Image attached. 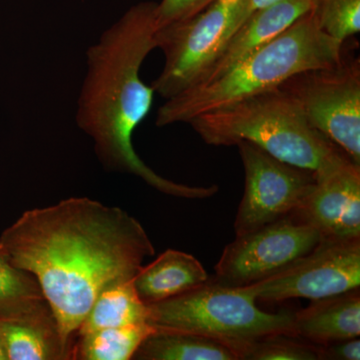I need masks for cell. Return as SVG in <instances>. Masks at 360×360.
<instances>
[{
  "instance_id": "1",
  "label": "cell",
  "mask_w": 360,
  "mask_h": 360,
  "mask_svg": "<svg viewBox=\"0 0 360 360\" xmlns=\"http://www.w3.org/2000/svg\"><path fill=\"white\" fill-rule=\"evenodd\" d=\"M155 253L139 220L89 198L26 210L0 236V255L35 277L71 356L97 296L134 279Z\"/></svg>"
},
{
  "instance_id": "2",
  "label": "cell",
  "mask_w": 360,
  "mask_h": 360,
  "mask_svg": "<svg viewBox=\"0 0 360 360\" xmlns=\"http://www.w3.org/2000/svg\"><path fill=\"white\" fill-rule=\"evenodd\" d=\"M156 2L130 7L86 51V75L77 101L78 127L91 137L104 167L135 175L160 193L203 200L219 187L189 186L156 174L134 150L135 129L148 115L155 90L141 78L142 63L158 49Z\"/></svg>"
},
{
  "instance_id": "3",
  "label": "cell",
  "mask_w": 360,
  "mask_h": 360,
  "mask_svg": "<svg viewBox=\"0 0 360 360\" xmlns=\"http://www.w3.org/2000/svg\"><path fill=\"white\" fill-rule=\"evenodd\" d=\"M342 58V44L321 30L312 9L221 77L167 99L158 111L156 125L189 123L205 113L277 89L304 71L338 65Z\"/></svg>"
},
{
  "instance_id": "4",
  "label": "cell",
  "mask_w": 360,
  "mask_h": 360,
  "mask_svg": "<svg viewBox=\"0 0 360 360\" xmlns=\"http://www.w3.org/2000/svg\"><path fill=\"white\" fill-rule=\"evenodd\" d=\"M189 124L210 146L250 142L314 174L345 153L309 124L297 101L281 86L198 116Z\"/></svg>"
},
{
  "instance_id": "5",
  "label": "cell",
  "mask_w": 360,
  "mask_h": 360,
  "mask_svg": "<svg viewBox=\"0 0 360 360\" xmlns=\"http://www.w3.org/2000/svg\"><path fill=\"white\" fill-rule=\"evenodd\" d=\"M246 286L210 281L165 302L148 304L155 329L184 331L224 343L238 355L252 341L274 333L292 335L293 314H269L257 305Z\"/></svg>"
},
{
  "instance_id": "6",
  "label": "cell",
  "mask_w": 360,
  "mask_h": 360,
  "mask_svg": "<svg viewBox=\"0 0 360 360\" xmlns=\"http://www.w3.org/2000/svg\"><path fill=\"white\" fill-rule=\"evenodd\" d=\"M246 11L248 0H215L195 15L158 30L165 61L151 84L155 94L167 101L196 84L246 20Z\"/></svg>"
},
{
  "instance_id": "7",
  "label": "cell",
  "mask_w": 360,
  "mask_h": 360,
  "mask_svg": "<svg viewBox=\"0 0 360 360\" xmlns=\"http://www.w3.org/2000/svg\"><path fill=\"white\" fill-rule=\"evenodd\" d=\"M309 124L360 165V61L304 71L281 85Z\"/></svg>"
},
{
  "instance_id": "8",
  "label": "cell",
  "mask_w": 360,
  "mask_h": 360,
  "mask_svg": "<svg viewBox=\"0 0 360 360\" xmlns=\"http://www.w3.org/2000/svg\"><path fill=\"white\" fill-rule=\"evenodd\" d=\"M321 239L314 227L291 213L236 236L215 265L213 281L231 286L257 283L307 255Z\"/></svg>"
},
{
  "instance_id": "9",
  "label": "cell",
  "mask_w": 360,
  "mask_h": 360,
  "mask_svg": "<svg viewBox=\"0 0 360 360\" xmlns=\"http://www.w3.org/2000/svg\"><path fill=\"white\" fill-rule=\"evenodd\" d=\"M360 238H322L319 245L290 266L246 286L257 300H314L359 290Z\"/></svg>"
},
{
  "instance_id": "10",
  "label": "cell",
  "mask_w": 360,
  "mask_h": 360,
  "mask_svg": "<svg viewBox=\"0 0 360 360\" xmlns=\"http://www.w3.org/2000/svg\"><path fill=\"white\" fill-rule=\"evenodd\" d=\"M245 168L243 200L234 221L236 236L295 212L314 184V172L293 167L248 141L236 144Z\"/></svg>"
},
{
  "instance_id": "11",
  "label": "cell",
  "mask_w": 360,
  "mask_h": 360,
  "mask_svg": "<svg viewBox=\"0 0 360 360\" xmlns=\"http://www.w3.org/2000/svg\"><path fill=\"white\" fill-rule=\"evenodd\" d=\"M314 175V186L292 214L322 238H360V165L341 153Z\"/></svg>"
},
{
  "instance_id": "12",
  "label": "cell",
  "mask_w": 360,
  "mask_h": 360,
  "mask_svg": "<svg viewBox=\"0 0 360 360\" xmlns=\"http://www.w3.org/2000/svg\"><path fill=\"white\" fill-rule=\"evenodd\" d=\"M317 1L319 0H283L251 13L227 40L212 65L193 85L205 84L224 75L253 51L269 44L296 20L310 13L316 6Z\"/></svg>"
},
{
  "instance_id": "13",
  "label": "cell",
  "mask_w": 360,
  "mask_h": 360,
  "mask_svg": "<svg viewBox=\"0 0 360 360\" xmlns=\"http://www.w3.org/2000/svg\"><path fill=\"white\" fill-rule=\"evenodd\" d=\"M292 335L316 345L359 338V288L314 300L293 314Z\"/></svg>"
},
{
  "instance_id": "14",
  "label": "cell",
  "mask_w": 360,
  "mask_h": 360,
  "mask_svg": "<svg viewBox=\"0 0 360 360\" xmlns=\"http://www.w3.org/2000/svg\"><path fill=\"white\" fill-rule=\"evenodd\" d=\"M210 281L202 264L189 253L167 250L155 262L142 267L134 286L146 304L165 302L200 288Z\"/></svg>"
},
{
  "instance_id": "15",
  "label": "cell",
  "mask_w": 360,
  "mask_h": 360,
  "mask_svg": "<svg viewBox=\"0 0 360 360\" xmlns=\"http://www.w3.org/2000/svg\"><path fill=\"white\" fill-rule=\"evenodd\" d=\"M7 360H71L53 314L27 321H0Z\"/></svg>"
},
{
  "instance_id": "16",
  "label": "cell",
  "mask_w": 360,
  "mask_h": 360,
  "mask_svg": "<svg viewBox=\"0 0 360 360\" xmlns=\"http://www.w3.org/2000/svg\"><path fill=\"white\" fill-rule=\"evenodd\" d=\"M135 360H238L224 343L184 331L155 329L137 348Z\"/></svg>"
},
{
  "instance_id": "17",
  "label": "cell",
  "mask_w": 360,
  "mask_h": 360,
  "mask_svg": "<svg viewBox=\"0 0 360 360\" xmlns=\"http://www.w3.org/2000/svg\"><path fill=\"white\" fill-rule=\"evenodd\" d=\"M148 307L134 286V279L108 286L97 296L77 335L99 329L148 323Z\"/></svg>"
},
{
  "instance_id": "18",
  "label": "cell",
  "mask_w": 360,
  "mask_h": 360,
  "mask_svg": "<svg viewBox=\"0 0 360 360\" xmlns=\"http://www.w3.org/2000/svg\"><path fill=\"white\" fill-rule=\"evenodd\" d=\"M51 314L35 277L0 255V321H27Z\"/></svg>"
},
{
  "instance_id": "19",
  "label": "cell",
  "mask_w": 360,
  "mask_h": 360,
  "mask_svg": "<svg viewBox=\"0 0 360 360\" xmlns=\"http://www.w3.org/2000/svg\"><path fill=\"white\" fill-rule=\"evenodd\" d=\"M155 330L150 324L141 323L77 335L71 360L132 359L142 341Z\"/></svg>"
},
{
  "instance_id": "20",
  "label": "cell",
  "mask_w": 360,
  "mask_h": 360,
  "mask_svg": "<svg viewBox=\"0 0 360 360\" xmlns=\"http://www.w3.org/2000/svg\"><path fill=\"white\" fill-rule=\"evenodd\" d=\"M319 360V347L290 333L258 338L241 348L238 360Z\"/></svg>"
},
{
  "instance_id": "21",
  "label": "cell",
  "mask_w": 360,
  "mask_h": 360,
  "mask_svg": "<svg viewBox=\"0 0 360 360\" xmlns=\"http://www.w3.org/2000/svg\"><path fill=\"white\" fill-rule=\"evenodd\" d=\"M314 11L321 30L338 44L360 32V0H319Z\"/></svg>"
},
{
  "instance_id": "22",
  "label": "cell",
  "mask_w": 360,
  "mask_h": 360,
  "mask_svg": "<svg viewBox=\"0 0 360 360\" xmlns=\"http://www.w3.org/2000/svg\"><path fill=\"white\" fill-rule=\"evenodd\" d=\"M215 0H161L156 2L155 22L158 30L195 15Z\"/></svg>"
},
{
  "instance_id": "23",
  "label": "cell",
  "mask_w": 360,
  "mask_h": 360,
  "mask_svg": "<svg viewBox=\"0 0 360 360\" xmlns=\"http://www.w3.org/2000/svg\"><path fill=\"white\" fill-rule=\"evenodd\" d=\"M319 360H359V338L317 345Z\"/></svg>"
},
{
  "instance_id": "24",
  "label": "cell",
  "mask_w": 360,
  "mask_h": 360,
  "mask_svg": "<svg viewBox=\"0 0 360 360\" xmlns=\"http://www.w3.org/2000/svg\"><path fill=\"white\" fill-rule=\"evenodd\" d=\"M279 1H283V0H248V11H246L248 18L255 11H259V9L264 8V7L271 6V4Z\"/></svg>"
},
{
  "instance_id": "25",
  "label": "cell",
  "mask_w": 360,
  "mask_h": 360,
  "mask_svg": "<svg viewBox=\"0 0 360 360\" xmlns=\"http://www.w3.org/2000/svg\"><path fill=\"white\" fill-rule=\"evenodd\" d=\"M0 360H7L6 352H4V343H2L1 335H0Z\"/></svg>"
}]
</instances>
